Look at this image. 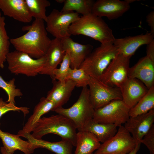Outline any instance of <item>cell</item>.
I'll list each match as a JSON object with an SVG mask.
<instances>
[{
  "instance_id": "obj_18",
  "label": "cell",
  "mask_w": 154,
  "mask_h": 154,
  "mask_svg": "<svg viewBox=\"0 0 154 154\" xmlns=\"http://www.w3.org/2000/svg\"><path fill=\"white\" fill-rule=\"evenodd\" d=\"M53 87L47 93L46 98L52 101L54 106L52 111L62 107L69 99L76 86L75 82L70 79L62 83L56 80H52Z\"/></svg>"
},
{
  "instance_id": "obj_35",
  "label": "cell",
  "mask_w": 154,
  "mask_h": 154,
  "mask_svg": "<svg viewBox=\"0 0 154 154\" xmlns=\"http://www.w3.org/2000/svg\"><path fill=\"white\" fill-rule=\"evenodd\" d=\"M146 21L151 29L150 33L154 35V11L149 13L146 17Z\"/></svg>"
},
{
  "instance_id": "obj_26",
  "label": "cell",
  "mask_w": 154,
  "mask_h": 154,
  "mask_svg": "<svg viewBox=\"0 0 154 154\" xmlns=\"http://www.w3.org/2000/svg\"><path fill=\"white\" fill-rule=\"evenodd\" d=\"M154 109V86L132 108L130 109L129 117H135L147 113Z\"/></svg>"
},
{
  "instance_id": "obj_21",
  "label": "cell",
  "mask_w": 154,
  "mask_h": 154,
  "mask_svg": "<svg viewBox=\"0 0 154 154\" xmlns=\"http://www.w3.org/2000/svg\"><path fill=\"white\" fill-rule=\"evenodd\" d=\"M0 138L3 147L8 152L14 153L19 150L24 154H31L35 149L34 145L22 139L17 134H12L2 131L0 128Z\"/></svg>"
},
{
  "instance_id": "obj_34",
  "label": "cell",
  "mask_w": 154,
  "mask_h": 154,
  "mask_svg": "<svg viewBox=\"0 0 154 154\" xmlns=\"http://www.w3.org/2000/svg\"><path fill=\"white\" fill-rule=\"evenodd\" d=\"M141 143L146 146L150 154H154V125L144 136Z\"/></svg>"
},
{
  "instance_id": "obj_4",
  "label": "cell",
  "mask_w": 154,
  "mask_h": 154,
  "mask_svg": "<svg viewBox=\"0 0 154 154\" xmlns=\"http://www.w3.org/2000/svg\"><path fill=\"white\" fill-rule=\"evenodd\" d=\"M95 109L90 100L88 86L83 87L77 101L67 108L61 107L53 111L66 117L74 124L78 131L84 130L93 119Z\"/></svg>"
},
{
  "instance_id": "obj_5",
  "label": "cell",
  "mask_w": 154,
  "mask_h": 154,
  "mask_svg": "<svg viewBox=\"0 0 154 154\" xmlns=\"http://www.w3.org/2000/svg\"><path fill=\"white\" fill-rule=\"evenodd\" d=\"M118 53L113 43L101 44L99 46L93 49L79 68L84 70L90 77L99 79Z\"/></svg>"
},
{
  "instance_id": "obj_7",
  "label": "cell",
  "mask_w": 154,
  "mask_h": 154,
  "mask_svg": "<svg viewBox=\"0 0 154 154\" xmlns=\"http://www.w3.org/2000/svg\"><path fill=\"white\" fill-rule=\"evenodd\" d=\"M129 110L122 100H114L95 109L93 120L99 123L113 124L119 127L129 118Z\"/></svg>"
},
{
  "instance_id": "obj_23",
  "label": "cell",
  "mask_w": 154,
  "mask_h": 154,
  "mask_svg": "<svg viewBox=\"0 0 154 154\" xmlns=\"http://www.w3.org/2000/svg\"><path fill=\"white\" fill-rule=\"evenodd\" d=\"M54 106V104L46 97H42L35 106L32 114L28 119L22 129L18 132L17 135L21 137L26 133H31L37 122L44 114L52 111Z\"/></svg>"
},
{
  "instance_id": "obj_28",
  "label": "cell",
  "mask_w": 154,
  "mask_h": 154,
  "mask_svg": "<svg viewBox=\"0 0 154 154\" xmlns=\"http://www.w3.org/2000/svg\"><path fill=\"white\" fill-rule=\"evenodd\" d=\"M31 15L35 19L42 20L46 22L47 16L46 8L50 3L47 0H25Z\"/></svg>"
},
{
  "instance_id": "obj_2",
  "label": "cell",
  "mask_w": 154,
  "mask_h": 154,
  "mask_svg": "<svg viewBox=\"0 0 154 154\" xmlns=\"http://www.w3.org/2000/svg\"><path fill=\"white\" fill-rule=\"evenodd\" d=\"M68 31L70 36H86L101 44L113 43L115 38L112 29L102 17L92 13L80 17L71 25Z\"/></svg>"
},
{
  "instance_id": "obj_17",
  "label": "cell",
  "mask_w": 154,
  "mask_h": 154,
  "mask_svg": "<svg viewBox=\"0 0 154 154\" xmlns=\"http://www.w3.org/2000/svg\"><path fill=\"white\" fill-rule=\"evenodd\" d=\"M120 90L122 100L130 109L146 94L149 89L138 79L128 78Z\"/></svg>"
},
{
  "instance_id": "obj_3",
  "label": "cell",
  "mask_w": 154,
  "mask_h": 154,
  "mask_svg": "<svg viewBox=\"0 0 154 154\" xmlns=\"http://www.w3.org/2000/svg\"><path fill=\"white\" fill-rule=\"evenodd\" d=\"M76 129L72 121L61 114L41 117L36 123L32 136L41 139L44 135L53 133L60 136L62 139L70 142L73 146L76 145Z\"/></svg>"
},
{
  "instance_id": "obj_38",
  "label": "cell",
  "mask_w": 154,
  "mask_h": 154,
  "mask_svg": "<svg viewBox=\"0 0 154 154\" xmlns=\"http://www.w3.org/2000/svg\"><path fill=\"white\" fill-rule=\"evenodd\" d=\"M0 151L1 154H14V153H10L7 151L3 147H2L0 148Z\"/></svg>"
},
{
  "instance_id": "obj_29",
  "label": "cell",
  "mask_w": 154,
  "mask_h": 154,
  "mask_svg": "<svg viewBox=\"0 0 154 154\" xmlns=\"http://www.w3.org/2000/svg\"><path fill=\"white\" fill-rule=\"evenodd\" d=\"M5 18L0 11V67H4L7 54L9 52L10 39L5 28Z\"/></svg>"
},
{
  "instance_id": "obj_12",
  "label": "cell",
  "mask_w": 154,
  "mask_h": 154,
  "mask_svg": "<svg viewBox=\"0 0 154 154\" xmlns=\"http://www.w3.org/2000/svg\"><path fill=\"white\" fill-rule=\"evenodd\" d=\"M127 0H98L93 5L91 13L102 17H105L109 20L117 19L130 9Z\"/></svg>"
},
{
  "instance_id": "obj_37",
  "label": "cell",
  "mask_w": 154,
  "mask_h": 154,
  "mask_svg": "<svg viewBox=\"0 0 154 154\" xmlns=\"http://www.w3.org/2000/svg\"><path fill=\"white\" fill-rule=\"evenodd\" d=\"M141 144H137L132 151L127 154H136L140 149Z\"/></svg>"
},
{
  "instance_id": "obj_30",
  "label": "cell",
  "mask_w": 154,
  "mask_h": 154,
  "mask_svg": "<svg viewBox=\"0 0 154 154\" xmlns=\"http://www.w3.org/2000/svg\"><path fill=\"white\" fill-rule=\"evenodd\" d=\"M15 79L13 78L9 81H5L0 75V88L7 93L8 98L7 102L15 104V98L22 96L23 94L21 90L17 88L15 84Z\"/></svg>"
},
{
  "instance_id": "obj_11",
  "label": "cell",
  "mask_w": 154,
  "mask_h": 154,
  "mask_svg": "<svg viewBox=\"0 0 154 154\" xmlns=\"http://www.w3.org/2000/svg\"><path fill=\"white\" fill-rule=\"evenodd\" d=\"M137 145L130 133L121 125L115 135L101 144L94 154H127Z\"/></svg>"
},
{
  "instance_id": "obj_15",
  "label": "cell",
  "mask_w": 154,
  "mask_h": 154,
  "mask_svg": "<svg viewBox=\"0 0 154 154\" xmlns=\"http://www.w3.org/2000/svg\"><path fill=\"white\" fill-rule=\"evenodd\" d=\"M61 40L63 50L69 57L72 69L79 68L93 49L91 44L78 43L74 41L70 37L62 38Z\"/></svg>"
},
{
  "instance_id": "obj_40",
  "label": "cell",
  "mask_w": 154,
  "mask_h": 154,
  "mask_svg": "<svg viewBox=\"0 0 154 154\" xmlns=\"http://www.w3.org/2000/svg\"><path fill=\"white\" fill-rule=\"evenodd\" d=\"M93 154V153H91V154Z\"/></svg>"
},
{
  "instance_id": "obj_14",
  "label": "cell",
  "mask_w": 154,
  "mask_h": 154,
  "mask_svg": "<svg viewBox=\"0 0 154 154\" xmlns=\"http://www.w3.org/2000/svg\"><path fill=\"white\" fill-rule=\"evenodd\" d=\"M154 35L150 32L133 36L123 38H115L113 45L116 48L119 53L131 58L141 46L147 44L154 40Z\"/></svg>"
},
{
  "instance_id": "obj_8",
  "label": "cell",
  "mask_w": 154,
  "mask_h": 154,
  "mask_svg": "<svg viewBox=\"0 0 154 154\" xmlns=\"http://www.w3.org/2000/svg\"><path fill=\"white\" fill-rule=\"evenodd\" d=\"M130 58L118 53L99 79L110 86L120 89L129 78Z\"/></svg>"
},
{
  "instance_id": "obj_1",
  "label": "cell",
  "mask_w": 154,
  "mask_h": 154,
  "mask_svg": "<svg viewBox=\"0 0 154 154\" xmlns=\"http://www.w3.org/2000/svg\"><path fill=\"white\" fill-rule=\"evenodd\" d=\"M25 34L10 39L15 50L26 53L32 58L38 59L44 56L50 46L51 40L48 36L44 21L35 19L30 25L24 26Z\"/></svg>"
},
{
  "instance_id": "obj_27",
  "label": "cell",
  "mask_w": 154,
  "mask_h": 154,
  "mask_svg": "<svg viewBox=\"0 0 154 154\" xmlns=\"http://www.w3.org/2000/svg\"><path fill=\"white\" fill-rule=\"evenodd\" d=\"M95 2L93 0H64L61 11H75L84 16L91 13Z\"/></svg>"
},
{
  "instance_id": "obj_36",
  "label": "cell",
  "mask_w": 154,
  "mask_h": 154,
  "mask_svg": "<svg viewBox=\"0 0 154 154\" xmlns=\"http://www.w3.org/2000/svg\"><path fill=\"white\" fill-rule=\"evenodd\" d=\"M147 45L146 55L154 61V40Z\"/></svg>"
},
{
  "instance_id": "obj_20",
  "label": "cell",
  "mask_w": 154,
  "mask_h": 154,
  "mask_svg": "<svg viewBox=\"0 0 154 154\" xmlns=\"http://www.w3.org/2000/svg\"><path fill=\"white\" fill-rule=\"evenodd\" d=\"M0 9L4 15L19 22L29 23L32 20L25 0H0Z\"/></svg>"
},
{
  "instance_id": "obj_25",
  "label": "cell",
  "mask_w": 154,
  "mask_h": 154,
  "mask_svg": "<svg viewBox=\"0 0 154 154\" xmlns=\"http://www.w3.org/2000/svg\"><path fill=\"white\" fill-rule=\"evenodd\" d=\"M117 127L114 124L99 123L92 119L87 124L84 130L93 133L100 143H102L115 135L117 130Z\"/></svg>"
},
{
  "instance_id": "obj_32",
  "label": "cell",
  "mask_w": 154,
  "mask_h": 154,
  "mask_svg": "<svg viewBox=\"0 0 154 154\" xmlns=\"http://www.w3.org/2000/svg\"><path fill=\"white\" fill-rule=\"evenodd\" d=\"M90 76L82 69H71L67 77V80L70 79L75 82L76 87L83 88L88 86Z\"/></svg>"
},
{
  "instance_id": "obj_10",
  "label": "cell",
  "mask_w": 154,
  "mask_h": 154,
  "mask_svg": "<svg viewBox=\"0 0 154 154\" xmlns=\"http://www.w3.org/2000/svg\"><path fill=\"white\" fill-rule=\"evenodd\" d=\"M80 17L79 14L74 11H62L54 9L47 16L46 29L55 38L61 39L70 37L69 27Z\"/></svg>"
},
{
  "instance_id": "obj_31",
  "label": "cell",
  "mask_w": 154,
  "mask_h": 154,
  "mask_svg": "<svg viewBox=\"0 0 154 154\" xmlns=\"http://www.w3.org/2000/svg\"><path fill=\"white\" fill-rule=\"evenodd\" d=\"M70 64V61L69 56L65 52L63 59L60 63V67L59 68H56L53 72L54 79L62 83L65 82L72 69Z\"/></svg>"
},
{
  "instance_id": "obj_33",
  "label": "cell",
  "mask_w": 154,
  "mask_h": 154,
  "mask_svg": "<svg viewBox=\"0 0 154 154\" xmlns=\"http://www.w3.org/2000/svg\"><path fill=\"white\" fill-rule=\"evenodd\" d=\"M10 111L22 112L25 116L29 112V108L27 107H18L15 104L4 101L0 98V119L3 115ZM1 123H0V125Z\"/></svg>"
},
{
  "instance_id": "obj_6",
  "label": "cell",
  "mask_w": 154,
  "mask_h": 154,
  "mask_svg": "<svg viewBox=\"0 0 154 154\" xmlns=\"http://www.w3.org/2000/svg\"><path fill=\"white\" fill-rule=\"evenodd\" d=\"M46 59L45 55L39 58L35 59L26 53L15 50L8 53L6 61L11 73L34 77L40 74Z\"/></svg>"
},
{
  "instance_id": "obj_16",
  "label": "cell",
  "mask_w": 154,
  "mask_h": 154,
  "mask_svg": "<svg viewBox=\"0 0 154 154\" xmlns=\"http://www.w3.org/2000/svg\"><path fill=\"white\" fill-rule=\"evenodd\" d=\"M128 76L138 79L150 89L154 86V61L146 55L141 58L130 67Z\"/></svg>"
},
{
  "instance_id": "obj_19",
  "label": "cell",
  "mask_w": 154,
  "mask_h": 154,
  "mask_svg": "<svg viewBox=\"0 0 154 154\" xmlns=\"http://www.w3.org/2000/svg\"><path fill=\"white\" fill-rule=\"evenodd\" d=\"M65 54L61 39L55 38L51 40L45 55V62L40 74L49 76L52 80H55L53 72L62 62Z\"/></svg>"
},
{
  "instance_id": "obj_24",
  "label": "cell",
  "mask_w": 154,
  "mask_h": 154,
  "mask_svg": "<svg viewBox=\"0 0 154 154\" xmlns=\"http://www.w3.org/2000/svg\"><path fill=\"white\" fill-rule=\"evenodd\" d=\"M101 144L92 133L85 130L78 131L76 135V149L74 154H90L97 150Z\"/></svg>"
},
{
  "instance_id": "obj_13",
  "label": "cell",
  "mask_w": 154,
  "mask_h": 154,
  "mask_svg": "<svg viewBox=\"0 0 154 154\" xmlns=\"http://www.w3.org/2000/svg\"><path fill=\"white\" fill-rule=\"evenodd\" d=\"M154 122V109L147 113L135 117H129L124 126L131 135L137 144L141 141Z\"/></svg>"
},
{
  "instance_id": "obj_39",
  "label": "cell",
  "mask_w": 154,
  "mask_h": 154,
  "mask_svg": "<svg viewBox=\"0 0 154 154\" xmlns=\"http://www.w3.org/2000/svg\"><path fill=\"white\" fill-rule=\"evenodd\" d=\"M56 1L58 3H64V0H56Z\"/></svg>"
},
{
  "instance_id": "obj_22",
  "label": "cell",
  "mask_w": 154,
  "mask_h": 154,
  "mask_svg": "<svg viewBox=\"0 0 154 154\" xmlns=\"http://www.w3.org/2000/svg\"><path fill=\"white\" fill-rule=\"evenodd\" d=\"M21 137L26 139L33 144L35 149L43 148L47 149L56 154H72L73 145L69 141L64 140L56 142H51L41 139L34 138L31 133H26Z\"/></svg>"
},
{
  "instance_id": "obj_9",
  "label": "cell",
  "mask_w": 154,
  "mask_h": 154,
  "mask_svg": "<svg viewBox=\"0 0 154 154\" xmlns=\"http://www.w3.org/2000/svg\"><path fill=\"white\" fill-rule=\"evenodd\" d=\"M88 86L90 100L95 110L113 101L122 100L119 88L110 86L98 79L90 77Z\"/></svg>"
}]
</instances>
